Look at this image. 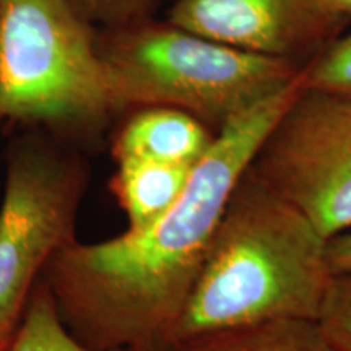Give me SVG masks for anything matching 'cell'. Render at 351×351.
Instances as JSON below:
<instances>
[{"label": "cell", "mask_w": 351, "mask_h": 351, "mask_svg": "<svg viewBox=\"0 0 351 351\" xmlns=\"http://www.w3.org/2000/svg\"><path fill=\"white\" fill-rule=\"evenodd\" d=\"M302 90L288 86L232 116L156 221L101 243L73 241L43 280L77 340L99 351H168L232 192Z\"/></svg>", "instance_id": "obj_1"}, {"label": "cell", "mask_w": 351, "mask_h": 351, "mask_svg": "<svg viewBox=\"0 0 351 351\" xmlns=\"http://www.w3.org/2000/svg\"><path fill=\"white\" fill-rule=\"evenodd\" d=\"M332 280L327 239L247 169L223 213L168 351L225 328L317 322Z\"/></svg>", "instance_id": "obj_2"}, {"label": "cell", "mask_w": 351, "mask_h": 351, "mask_svg": "<svg viewBox=\"0 0 351 351\" xmlns=\"http://www.w3.org/2000/svg\"><path fill=\"white\" fill-rule=\"evenodd\" d=\"M101 54L114 111L173 108L217 130L301 72L295 60L236 49L169 23L122 34Z\"/></svg>", "instance_id": "obj_3"}, {"label": "cell", "mask_w": 351, "mask_h": 351, "mask_svg": "<svg viewBox=\"0 0 351 351\" xmlns=\"http://www.w3.org/2000/svg\"><path fill=\"white\" fill-rule=\"evenodd\" d=\"M114 111L101 51L70 0H0V127H93Z\"/></svg>", "instance_id": "obj_4"}, {"label": "cell", "mask_w": 351, "mask_h": 351, "mask_svg": "<svg viewBox=\"0 0 351 351\" xmlns=\"http://www.w3.org/2000/svg\"><path fill=\"white\" fill-rule=\"evenodd\" d=\"M90 184L82 158L41 138L13 145L0 205V328L15 330L52 258L75 241Z\"/></svg>", "instance_id": "obj_5"}, {"label": "cell", "mask_w": 351, "mask_h": 351, "mask_svg": "<svg viewBox=\"0 0 351 351\" xmlns=\"http://www.w3.org/2000/svg\"><path fill=\"white\" fill-rule=\"evenodd\" d=\"M249 169L327 241L351 231V98L302 88Z\"/></svg>", "instance_id": "obj_6"}, {"label": "cell", "mask_w": 351, "mask_h": 351, "mask_svg": "<svg viewBox=\"0 0 351 351\" xmlns=\"http://www.w3.org/2000/svg\"><path fill=\"white\" fill-rule=\"evenodd\" d=\"M333 20L317 0H178L168 16L169 25L202 38L289 60Z\"/></svg>", "instance_id": "obj_7"}, {"label": "cell", "mask_w": 351, "mask_h": 351, "mask_svg": "<svg viewBox=\"0 0 351 351\" xmlns=\"http://www.w3.org/2000/svg\"><path fill=\"white\" fill-rule=\"evenodd\" d=\"M215 137V132L191 114L173 108L138 109L112 143V156L194 166Z\"/></svg>", "instance_id": "obj_8"}, {"label": "cell", "mask_w": 351, "mask_h": 351, "mask_svg": "<svg viewBox=\"0 0 351 351\" xmlns=\"http://www.w3.org/2000/svg\"><path fill=\"white\" fill-rule=\"evenodd\" d=\"M116 163L117 169L109 187L125 213L129 231L143 230L168 212L181 197L195 166L150 160H121Z\"/></svg>", "instance_id": "obj_9"}, {"label": "cell", "mask_w": 351, "mask_h": 351, "mask_svg": "<svg viewBox=\"0 0 351 351\" xmlns=\"http://www.w3.org/2000/svg\"><path fill=\"white\" fill-rule=\"evenodd\" d=\"M171 351H339L313 320H276L202 333Z\"/></svg>", "instance_id": "obj_10"}, {"label": "cell", "mask_w": 351, "mask_h": 351, "mask_svg": "<svg viewBox=\"0 0 351 351\" xmlns=\"http://www.w3.org/2000/svg\"><path fill=\"white\" fill-rule=\"evenodd\" d=\"M5 351H99L69 330L60 317L49 287L41 278L34 287L19 327Z\"/></svg>", "instance_id": "obj_11"}, {"label": "cell", "mask_w": 351, "mask_h": 351, "mask_svg": "<svg viewBox=\"0 0 351 351\" xmlns=\"http://www.w3.org/2000/svg\"><path fill=\"white\" fill-rule=\"evenodd\" d=\"M300 78L304 90L351 98V32L301 67Z\"/></svg>", "instance_id": "obj_12"}, {"label": "cell", "mask_w": 351, "mask_h": 351, "mask_svg": "<svg viewBox=\"0 0 351 351\" xmlns=\"http://www.w3.org/2000/svg\"><path fill=\"white\" fill-rule=\"evenodd\" d=\"M319 326L339 351H351V274L333 275Z\"/></svg>", "instance_id": "obj_13"}, {"label": "cell", "mask_w": 351, "mask_h": 351, "mask_svg": "<svg viewBox=\"0 0 351 351\" xmlns=\"http://www.w3.org/2000/svg\"><path fill=\"white\" fill-rule=\"evenodd\" d=\"M327 257L333 275L351 274V231L327 241Z\"/></svg>", "instance_id": "obj_14"}, {"label": "cell", "mask_w": 351, "mask_h": 351, "mask_svg": "<svg viewBox=\"0 0 351 351\" xmlns=\"http://www.w3.org/2000/svg\"><path fill=\"white\" fill-rule=\"evenodd\" d=\"M77 8H85L98 15L119 16L134 12L143 3V0H70Z\"/></svg>", "instance_id": "obj_15"}, {"label": "cell", "mask_w": 351, "mask_h": 351, "mask_svg": "<svg viewBox=\"0 0 351 351\" xmlns=\"http://www.w3.org/2000/svg\"><path fill=\"white\" fill-rule=\"evenodd\" d=\"M317 3L333 16L351 15V0H317Z\"/></svg>", "instance_id": "obj_16"}, {"label": "cell", "mask_w": 351, "mask_h": 351, "mask_svg": "<svg viewBox=\"0 0 351 351\" xmlns=\"http://www.w3.org/2000/svg\"><path fill=\"white\" fill-rule=\"evenodd\" d=\"M13 333H15V330L12 332V330H2V328H0V351H5L8 348Z\"/></svg>", "instance_id": "obj_17"}]
</instances>
